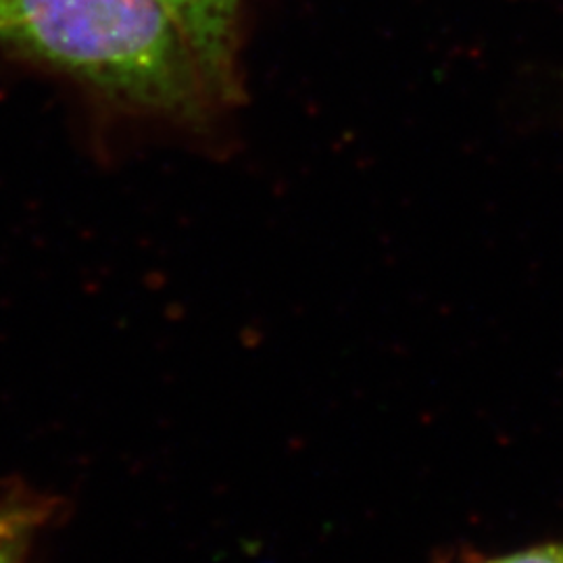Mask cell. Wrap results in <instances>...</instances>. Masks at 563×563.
Masks as SVG:
<instances>
[{"instance_id":"6da1fadb","label":"cell","mask_w":563,"mask_h":563,"mask_svg":"<svg viewBox=\"0 0 563 563\" xmlns=\"http://www.w3.org/2000/svg\"><path fill=\"white\" fill-rule=\"evenodd\" d=\"M0 42L151 113L188 118L211 95L159 0H0Z\"/></svg>"},{"instance_id":"7a4b0ae2","label":"cell","mask_w":563,"mask_h":563,"mask_svg":"<svg viewBox=\"0 0 563 563\" xmlns=\"http://www.w3.org/2000/svg\"><path fill=\"white\" fill-rule=\"evenodd\" d=\"M195 53L211 95L234 90V46L241 0H159Z\"/></svg>"},{"instance_id":"3957f363","label":"cell","mask_w":563,"mask_h":563,"mask_svg":"<svg viewBox=\"0 0 563 563\" xmlns=\"http://www.w3.org/2000/svg\"><path fill=\"white\" fill-rule=\"evenodd\" d=\"M44 522V507L25 501L0 504V563H18L34 530Z\"/></svg>"},{"instance_id":"277c9868","label":"cell","mask_w":563,"mask_h":563,"mask_svg":"<svg viewBox=\"0 0 563 563\" xmlns=\"http://www.w3.org/2000/svg\"><path fill=\"white\" fill-rule=\"evenodd\" d=\"M476 563H563V543L541 544Z\"/></svg>"}]
</instances>
